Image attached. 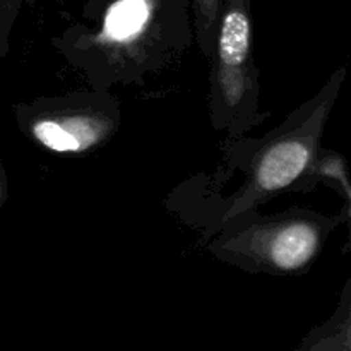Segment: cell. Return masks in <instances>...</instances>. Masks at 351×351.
Listing matches in <instances>:
<instances>
[{"mask_svg": "<svg viewBox=\"0 0 351 351\" xmlns=\"http://www.w3.org/2000/svg\"><path fill=\"white\" fill-rule=\"evenodd\" d=\"M324 242V221L311 216L257 221L219 243L228 257L252 261L257 269L295 273L315 259Z\"/></svg>", "mask_w": 351, "mask_h": 351, "instance_id": "3", "label": "cell"}, {"mask_svg": "<svg viewBox=\"0 0 351 351\" xmlns=\"http://www.w3.org/2000/svg\"><path fill=\"white\" fill-rule=\"evenodd\" d=\"M311 175H315L319 178H326V180H332L339 189H341L343 195H345L346 204H350L351 201V185H350V177L348 170H346L345 158L338 153H332V151H321L315 154L314 163H312Z\"/></svg>", "mask_w": 351, "mask_h": 351, "instance_id": "5", "label": "cell"}, {"mask_svg": "<svg viewBox=\"0 0 351 351\" xmlns=\"http://www.w3.org/2000/svg\"><path fill=\"white\" fill-rule=\"evenodd\" d=\"M14 2H17V0H14Z\"/></svg>", "mask_w": 351, "mask_h": 351, "instance_id": "8", "label": "cell"}, {"mask_svg": "<svg viewBox=\"0 0 351 351\" xmlns=\"http://www.w3.org/2000/svg\"><path fill=\"white\" fill-rule=\"evenodd\" d=\"M5 199H7V177L2 165H0V206L5 202Z\"/></svg>", "mask_w": 351, "mask_h": 351, "instance_id": "7", "label": "cell"}, {"mask_svg": "<svg viewBox=\"0 0 351 351\" xmlns=\"http://www.w3.org/2000/svg\"><path fill=\"white\" fill-rule=\"evenodd\" d=\"M213 108L226 127L247 129L259 120L257 71L252 62L250 0H221L213 74Z\"/></svg>", "mask_w": 351, "mask_h": 351, "instance_id": "2", "label": "cell"}, {"mask_svg": "<svg viewBox=\"0 0 351 351\" xmlns=\"http://www.w3.org/2000/svg\"><path fill=\"white\" fill-rule=\"evenodd\" d=\"M115 125V117L103 108L57 106L34 115L27 134L51 153L81 154L105 143Z\"/></svg>", "mask_w": 351, "mask_h": 351, "instance_id": "4", "label": "cell"}, {"mask_svg": "<svg viewBox=\"0 0 351 351\" xmlns=\"http://www.w3.org/2000/svg\"><path fill=\"white\" fill-rule=\"evenodd\" d=\"M341 77L343 71L336 74L328 89L312 101V110L308 108L307 115L300 117L298 113V122L290 119L280 132L271 136L261 146L250 161L240 192L230 201L232 204L225 213V221L245 215L278 192L291 187L298 178L311 171L326 120L338 96Z\"/></svg>", "mask_w": 351, "mask_h": 351, "instance_id": "1", "label": "cell"}, {"mask_svg": "<svg viewBox=\"0 0 351 351\" xmlns=\"http://www.w3.org/2000/svg\"><path fill=\"white\" fill-rule=\"evenodd\" d=\"M219 9H221V0H194L195 24L202 45H209L213 34H216Z\"/></svg>", "mask_w": 351, "mask_h": 351, "instance_id": "6", "label": "cell"}]
</instances>
